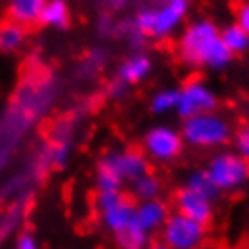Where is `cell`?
Returning a JSON list of instances; mask_svg holds the SVG:
<instances>
[{
	"label": "cell",
	"mask_w": 249,
	"mask_h": 249,
	"mask_svg": "<svg viewBox=\"0 0 249 249\" xmlns=\"http://www.w3.org/2000/svg\"><path fill=\"white\" fill-rule=\"evenodd\" d=\"M134 0H101V6L105 7V13H119L124 11Z\"/></svg>",
	"instance_id": "484cf974"
},
{
	"label": "cell",
	"mask_w": 249,
	"mask_h": 249,
	"mask_svg": "<svg viewBox=\"0 0 249 249\" xmlns=\"http://www.w3.org/2000/svg\"><path fill=\"white\" fill-rule=\"evenodd\" d=\"M134 215H136V204H134V200H132L130 197H126V195H123V197H121L116 204L110 206L108 210L100 213L103 226H105L110 233H114V235H118V233H121L123 230H126L130 224H134Z\"/></svg>",
	"instance_id": "8fae6325"
},
{
	"label": "cell",
	"mask_w": 249,
	"mask_h": 249,
	"mask_svg": "<svg viewBox=\"0 0 249 249\" xmlns=\"http://www.w3.org/2000/svg\"><path fill=\"white\" fill-rule=\"evenodd\" d=\"M124 181L119 177V174L116 170L105 161L101 159L96 170V186L98 192H121Z\"/></svg>",
	"instance_id": "d6986e66"
},
{
	"label": "cell",
	"mask_w": 249,
	"mask_h": 249,
	"mask_svg": "<svg viewBox=\"0 0 249 249\" xmlns=\"http://www.w3.org/2000/svg\"><path fill=\"white\" fill-rule=\"evenodd\" d=\"M143 144L146 156H150L154 161L168 162L181 156L184 141H182L181 132H177L175 128L166 126V124H159V126H154L152 130H148V134L144 136Z\"/></svg>",
	"instance_id": "8992f818"
},
{
	"label": "cell",
	"mask_w": 249,
	"mask_h": 249,
	"mask_svg": "<svg viewBox=\"0 0 249 249\" xmlns=\"http://www.w3.org/2000/svg\"><path fill=\"white\" fill-rule=\"evenodd\" d=\"M110 166L119 174V177L124 182H132L143 177V175L150 174V162L148 157L144 156L143 152L137 150H121V152H110L103 156Z\"/></svg>",
	"instance_id": "ba28073f"
},
{
	"label": "cell",
	"mask_w": 249,
	"mask_h": 249,
	"mask_svg": "<svg viewBox=\"0 0 249 249\" xmlns=\"http://www.w3.org/2000/svg\"><path fill=\"white\" fill-rule=\"evenodd\" d=\"M126 94H128V85L123 83V81H119L118 78L108 85V96L114 98V100H121Z\"/></svg>",
	"instance_id": "83f0119b"
},
{
	"label": "cell",
	"mask_w": 249,
	"mask_h": 249,
	"mask_svg": "<svg viewBox=\"0 0 249 249\" xmlns=\"http://www.w3.org/2000/svg\"><path fill=\"white\" fill-rule=\"evenodd\" d=\"M220 38L224 42L226 49L230 51L231 54H242L249 49V35L244 31L238 24H230L226 25L220 31Z\"/></svg>",
	"instance_id": "ac0fdd59"
},
{
	"label": "cell",
	"mask_w": 249,
	"mask_h": 249,
	"mask_svg": "<svg viewBox=\"0 0 249 249\" xmlns=\"http://www.w3.org/2000/svg\"><path fill=\"white\" fill-rule=\"evenodd\" d=\"M235 152L249 162V124L240 126L235 134Z\"/></svg>",
	"instance_id": "cb8c5ba5"
},
{
	"label": "cell",
	"mask_w": 249,
	"mask_h": 249,
	"mask_svg": "<svg viewBox=\"0 0 249 249\" xmlns=\"http://www.w3.org/2000/svg\"><path fill=\"white\" fill-rule=\"evenodd\" d=\"M15 249H38V242L33 233H20L17 242H15Z\"/></svg>",
	"instance_id": "d4e9b609"
},
{
	"label": "cell",
	"mask_w": 249,
	"mask_h": 249,
	"mask_svg": "<svg viewBox=\"0 0 249 249\" xmlns=\"http://www.w3.org/2000/svg\"><path fill=\"white\" fill-rule=\"evenodd\" d=\"M69 17H71V11L65 0H47L40 15V24L63 29L69 24Z\"/></svg>",
	"instance_id": "9a60e30c"
},
{
	"label": "cell",
	"mask_w": 249,
	"mask_h": 249,
	"mask_svg": "<svg viewBox=\"0 0 249 249\" xmlns=\"http://www.w3.org/2000/svg\"><path fill=\"white\" fill-rule=\"evenodd\" d=\"M25 42V27L7 20L0 24V53H15Z\"/></svg>",
	"instance_id": "2e32d148"
},
{
	"label": "cell",
	"mask_w": 249,
	"mask_h": 249,
	"mask_svg": "<svg viewBox=\"0 0 249 249\" xmlns=\"http://www.w3.org/2000/svg\"><path fill=\"white\" fill-rule=\"evenodd\" d=\"M107 62V53L101 49H94L90 51L87 54V58L80 63V67H78V74L80 78H92L100 72L103 65Z\"/></svg>",
	"instance_id": "7402d4cb"
},
{
	"label": "cell",
	"mask_w": 249,
	"mask_h": 249,
	"mask_svg": "<svg viewBox=\"0 0 249 249\" xmlns=\"http://www.w3.org/2000/svg\"><path fill=\"white\" fill-rule=\"evenodd\" d=\"M177 103H179V90L162 89L154 94V98L150 101V108L156 114H168L177 108Z\"/></svg>",
	"instance_id": "44dd1931"
},
{
	"label": "cell",
	"mask_w": 249,
	"mask_h": 249,
	"mask_svg": "<svg viewBox=\"0 0 249 249\" xmlns=\"http://www.w3.org/2000/svg\"><path fill=\"white\" fill-rule=\"evenodd\" d=\"M215 108H217V96L202 81H190L179 90V103L175 110L182 119L202 112H213Z\"/></svg>",
	"instance_id": "52a82bcc"
},
{
	"label": "cell",
	"mask_w": 249,
	"mask_h": 249,
	"mask_svg": "<svg viewBox=\"0 0 249 249\" xmlns=\"http://www.w3.org/2000/svg\"><path fill=\"white\" fill-rule=\"evenodd\" d=\"M175 208H177V213H182L204 226L213 217V200L188 190L186 186H182L175 193Z\"/></svg>",
	"instance_id": "9c48e42d"
},
{
	"label": "cell",
	"mask_w": 249,
	"mask_h": 249,
	"mask_svg": "<svg viewBox=\"0 0 249 249\" xmlns=\"http://www.w3.org/2000/svg\"><path fill=\"white\" fill-rule=\"evenodd\" d=\"M168 215H170L168 206L164 204L161 199L137 202L136 215H134V224L150 235L154 231L161 230L162 224L166 222Z\"/></svg>",
	"instance_id": "30bf717a"
},
{
	"label": "cell",
	"mask_w": 249,
	"mask_h": 249,
	"mask_svg": "<svg viewBox=\"0 0 249 249\" xmlns=\"http://www.w3.org/2000/svg\"><path fill=\"white\" fill-rule=\"evenodd\" d=\"M184 186L210 200H215L218 197V193H220L217 184L213 182L212 175L208 174V170H195L193 174H190Z\"/></svg>",
	"instance_id": "e0dca14e"
},
{
	"label": "cell",
	"mask_w": 249,
	"mask_h": 249,
	"mask_svg": "<svg viewBox=\"0 0 249 249\" xmlns=\"http://www.w3.org/2000/svg\"><path fill=\"white\" fill-rule=\"evenodd\" d=\"M179 56L190 67L220 71L230 65L233 54L226 49L217 25L210 20H197L179 38Z\"/></svg>",
	"instance_id": "6da1fadb"
},
{
	"label": "cell",
	"mask_w": 249,
	"mask_h": 249,
	"mask_svg": "<svg viewBox=\"0 0 249 249\" xmlns=\"http://www.w3.org/2000/svg\"><path fill=\"white\" fill-rule=\"evenodd\" d=\"M186 13L188 0H161L157 6L141 7L132 24L146 38H166L181 25Z\"/></svg>",
	"instance_id": "7a4b0ae2"
},
{
	"label": "cell",
	"mask_w": 249,
	"mask_h": 249,
	"mask_svg": "<svg viewBox=\"0 0 249 249\" xmlns=\"http://www.w3.org/2000/svg\"><path fill=\"white\" fill-rule=\"evenodd\" d=\"M150 249H168V248H166V246H164L162 242H159V244H154V246H152Z\"/></svg>",
	"instance_id": "f1b7e54d"
},
{
	"label": "cell",
	"mask_w": 249,
	"mask_h": 249,
	"mask_svg": "<svg viewBox=\"0 0 249 249\" xmlns=\"http://www.w3.org/2000/svg\"><path fill=\"white\" fill-rule=\"evenodd\" d=\"M116 244L119 249H146L150 244V235L136 224H130L126 230L116 235Z\"/></svg>",
	"instance_id": "ffe728a7"
},
{
	"label": "cell",
	"mask_w": 249,
	"mask_h": 249,
	"mask_svg": "<svg viewBox=\"0 0 249 249\" xmlns=\"http://www.w3.org/2000/svg\"><path fill=\"white\" fill-rule=\"evenodd\" d=\"M237 24L249 35V0H244L237 9Z\"/></svg>",
	"instance_id": "4316f807"
},
{
	"label": "cell",
	"mask_w": 249,
	"mask_h": 249,
	"mask_svg": "<svg viewBox=\"0 0 249 249\" xmlns=\"http://www.w3.org/2000/svg\"><path fill=\"white\" fill-rule=\"evenodd\" d=\"M208 174L220 192H233L249 179V162L237 152H220L208 164Z\"/></svg>",
	"instance_id": "5b68a950"
},
{
	"label": "cell",
	"mask_w": 249,
	"mask_h": 249,
	"mask_svg": "<svg viewBox=\"0 0 249 249\" xmlns=\"http://www.w3.org/2000/svg\"><path fill=\"white\" fill-rule=\"evenodd\" d=\"M152 71V60L141 51H134L130 56L124 58L118 67V80L126 83L128 87L143 81Z\"/></svg>",
	"instance_id": "7c38bea8"
},
{
	"label": "cell",
	"mask_w": 249,
	"mask_h": 249,
	"mask_svg": "<svg viewBox=\"0 0 249 249\" xmlns=\"http://www.w3.org/2000/svg\"><path fill=\"white\" fill-rule=\"evenodd\" d=\"M118 25L119 20L114 17L112 13H103L98 18V33H100L101 36L114 38L118 36Z\"/></svg>",
	"instance_id": "603a6c76"
},
{
	"label": "cell",
	"mask_w": 249,
	"mask_h": 249,
	"mask_svg": "<svg viewBox=\"0 0 249 249\" xmlns=\"http://www.w3.org/2000/svg\"><path fill=\"white\" fill-rule=\"evenodd\" d=\"M161 192H162V184L159 181V177H156L154 174H146L130 182V193L137 202L159 199Z\"/></svg>",
	"instance_id": "5bb4252c"
},
{
	"label": "cell",
	"mask_w": 249,
	"mask_h": 249,
	"mask_svg": "<svg viewBox=\"0 0 249 249\" xmlns=\"http://www.w3.org/2000/svg\"><path fill=\"white\" fill-rule=\"evenodd\" d=\"M47 0H9L7 15L9 20L22 27H29L40 22V15Z\"/></svg>",
	"instance_id": "4fadbf2b"
},
{
	"label": "cell",
	"mask_w": 249,
	"mask_h": 249,
	"mask_svg": "<svg viewBox=\"0 0 249 249\" xmlns=\"http://www.w3.org/2000/svg\"><path fill=\"white\" fill-rule=\"evenodd\" d=\"M206 240V226L182 213H170L161 228V242L168 249H200Z\"/></svg>",
	"instance_id": "277c9868"
},
{
	"label": "cell",
	"mask_w": 249,
	"mask_h": 249,
	"mask_svg": "<svg viewBox=\"0 0 249 249\" xmlns=\"http://www.w3.org/2000/svg\"><path fill=\"white\" fill-rule=\"evenodd\" d=\"M231 124L222 116L213 112H202L184 119L181 128L182 141L195 148H215L231 139Z\"/></svg>",
	"instance_id": "3957f363"
}]
</instances>
